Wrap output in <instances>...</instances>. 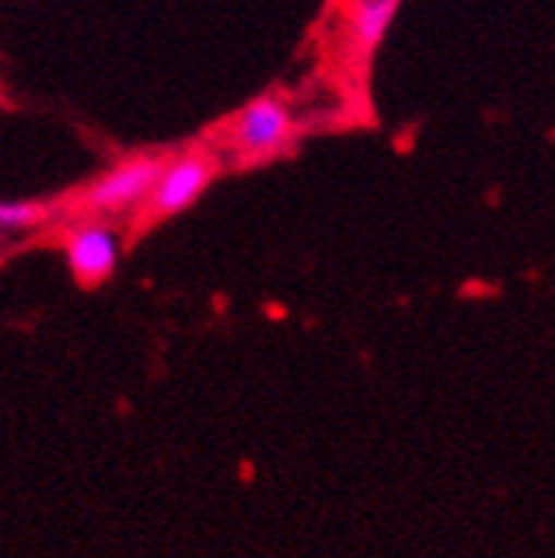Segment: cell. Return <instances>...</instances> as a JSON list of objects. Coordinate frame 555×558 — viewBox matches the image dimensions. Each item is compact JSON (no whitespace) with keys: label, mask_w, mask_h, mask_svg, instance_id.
<instances>
[{"label":"cell","mask_w":555,"mask_h":558,"mask_svg":"<svg viewBox=\"0 0 555 558\" xmlns=\"http://www.w3.org/2000/svg\"><path fill=\"white\" fill-rule=\"evenodd\" d=\"M60 209L63 203L57 199H4L0 203V230H4V236L31 233L37 227H47Z\"/></svg>","instance_id":"8992f818"},{"label":"cell","mask_w":555,"mask_h":558,"mask_svg":"<svg viewBox=\"0 0 555 558\" xmlns=\"http://www.w3.org/2000/svg\"><path fill=\"white\" fill-rule=\"evenodd\" d=\"M293 136H297L293 107L276 94H260L230 117L224 130V144L243 167H253L280 157L293 144Z\"/></svg>","instance_id":"7a4b0ae2"},{"label":"cell","mask_w":555,"mask_h":558,"mask_svg":"<svg viewBox=\"0 0 555 558\" xmlns=\"http://www.w3.org/2000/svg\"><path fill=\"white\" fill-rule=\"evenodd\" d=\"M220 170H224V160L210 147H193V150H183V154L170 157L150 203L144 206V220L160 223V220L186 214V209L206 190H210V183L220 177Z\"/></svg>","instance_id":"3957f363"},{"label":"cell","mask_w":555,"mask_h":558,"mask_svg":"<svg viewBox=\"0 0 555 558\" xmlns=\"http://www.w3.org/2000/svg\"><path fill=\"white\" fill-rule=\"evenodd\" d=\"M402 0H353L350 11H346V40L360 63L370 66L373 53L386 40L396 14H399Z\"/></svg>","instance_id":"5b68a950"},{"label":"cell","mask_w":555,"mask_h":558,"mask_svg":"<svg viewBox=\"0 0 555 558\" xmlns=\"http://www.w3.org/2000/svg\"><path fill=\"white\" fill-rule=\"evenodd\" d=\"M167 160H170L167 154L126 157L110 170H104L100 177H94L87 186H81L67 199V209H71V217H107V220L123 217L130 209H144L160 183Z\"/></svg>","instance_id":"6da1fadb"},{"label":"cell","mask_w":555,"mask_h":558,"mask_svg":"<svg viewBox=\"0 0 555 558\" xmlns=\"http://www.w3.org/2000/svg\"><path fill=\"white\" fill-rule=\"evenodd\" d=\"M60 250L81 287L107 283L120 266V233L107 217H71Z\"/></svg>","instance_id":"277c9868"}]
</instances>
